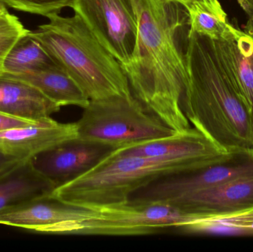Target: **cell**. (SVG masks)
<instances>
[{
	"instance_id": "cell-15",
	"label": "cell",
	"mask_w": 253,
	"mask_h": 252,
	"mask_svg": "<svg viewBox=\"0 0 253 252\" xmlns=\"http://www.w3.org/2000/svg\"><path fill=\"white\" fill-rule=\"evenodd\" d=\"M56 185L33 166L30 158L0 174V210L47 196Z\"/></svg>"
},
{
	"instance_id": "cell-28",
	"label": "cell",
	"mask_w": 253,
	"mask_h": 252,
	"mask_svg": "<svg viewBox=\"0 0 253 252\" xmlns=\"http://www.w3.org/2000/svg\"><path fill=\"white\" fill-rule=\"evenodd\" d=\"M170 1H175V2H178L179 3V4H182L183 6H185L186 4L191 2V1H194V0H170Z\"/></svg>"
},
{
	"instance_id": "cell-14",
	"label": "cell",
	"mask_w": 253,
	"mask_h": 252,
	"mask_svg": "<svg viewBox=\"0 0 253 252\" xmlns=\"http://www.w3.org/2000/svg\"><path fill=\"white\" fill-rule=\"evenodd\" d=\"M62 107L32 84L0 74V111L32 121L50 118Z\"/></svg>"
},
{
	"instance_id": "cell-26",
	"label": "cell",
	"mask_w": 253,
	"mask_h": 252,
	"mask_svg": "<svg viewBox=\"0 0 253 252\" xmlns=\"http://www.w3.org/2000/svg\"><path fill=\"white\" fill-rule=\"evenodd\" d=\"M245 32L249 34L251 37L253 38V16L250 17L248 23H247L246 27H245Z\"/></svg>"
},
{
	"instance_id": "cell-12",
	"label": "cell",
	"mask_w": 253,
	"mask_h": 252,
	"mask_svg": "<svg viewBox=\"0 0 253 252\" xmlns=\"http://www.w3.org/2000/svg\"><path fill=\"white\" fill-rule=\"evenodd\" d=\"M169 204L205 218L250 211L253 210V176L202 189Z\"/></svg>"
},
{
	"instance_id": "cell-13",
	"label": "cell",
	"mask_w": 253,
	"mask_h": 252,
	"mask_svg": "<svg viewBox=\"0 0 253 252\" xmlns=\"http://www.w3.org/2000/svg\"><path fill=\"white\" fill-rule=\"evenodd\" d=\"M77 139V123L63 124L48 118L34 125L0 132V151L19 159H28Z\"/></svg>"
},
{
	"instance_id": "cell-17",
	"label": "cell",
	"mask_w": 253,
	"mask_h": 252,
	"mask_svg": "<svg viewBox=\"0 0 253 252\" xmlns=\"http://www.w3.org/2000/svg\"><path fill=\"white\" fill-rule=\"evenodd\" d=\"M184 7L190 32L216 41H228L234 38L240 31L228 22L218 0H194Z\"/></svg>"
},
{
	"instance_id": "cell-19",
	"label": "cell",
	"mask_w": 253,
	"mask_h": 252,
	"mask_svg": "<svg viewBox=\"0 0 253 252\" xmlns=\"http://www.w3.org/2000/svg\"><path fill=\"white\" fill-rule=\"evenodd\" d=\"M57 68H61L60 65L42 44L31 35V31H28L9 51L1 72L19 75Z\"/></svg>"
},
{
	"instance_id": "cell-11",
	"label": "cell",
	"mask_w": 253,
	"mask_h": 252,
	"mask_svg": "<svg viewBox=\"0 0 253 252\" xmlns=\"http://www.w3.org/2000/svg\"><path fill=\"white\" fill-rule=\"evenodd\" d=\"M120 156H136L165 159L196 160L216 164L234 152H226L196 128L114 151Z\"/></svg>"
},
{
	"instance_id": "cell-16",
	"label": "cell",
	"mask_w": 253,
	"mask_h": 252,
	"mask_svg": "<svg viewBox=\"0 0 253 252\" xmlns=\"http://www.w3.org/2000/svg\"><path fill=\"white\" fill-rule=\"evenodd\" d=\"M0 74L32 84L61 107L75 105L84 109L90 102L78 84L62 68L19 75Z\"/></svg>"
},
{
	"instance_id": "cell-20",
	"label": "cell",
	"mask_w": 253,
	"mask_h": 252,
	"mask_svg": "<svg viewBox=\"0 0 253 252\" xmlns=\"http://www.w3.org/2000/svg\"><path fill=\"white\" fill-rule=\"evenodd\" d=\"M218 228L253 234V210L233 216L200 219L178 229L185 232H206Z\"/></svg>"
},
{
	"instance_id": "cell-3",
	"label": "cell",
	"mask_w": 253,
	"mask_h": 252,
	"mask_svg": "<svg viewBox=\"0 0 253 252\" xmlns=\"http://www.w3.org/2000/svg\"><path fill=\"white\" fill-rule=\"evenodd\" d=\"M49 23L31 35L75 81L90 100L132 94L120 62L101 44L80 16L47 15Z\"/></svg>"
},
{
	"instance_id": "cell-18",
	"label": "cell",
	"mask_w": 253,
	"mask_h": 252,
	"mask_svg": "<svg viewBox=\"0 0 253 252\" xmlns=\"http://www.w3.org/2000/svg\"><path fill=\"white\" fill-rule=\"evenodd\" d=\"M218 41L236 85L253 115V38L239 31L233 39Z\"/></svg>"
},
{
	"instance_id": "cell-2",
	"label": "cell",
	"mask_w": 253,
	"mask_h": 252,
	"mask_svg": "<svg viewBox=\"0 0 253 252\" xmlns=\"http://www.w3.org/2000/svg\"><path fill=\"white\" fill-rule=\"evenodd\" d=\"M182 108L189 122L226 152L253 149V115L216 40L187 33Z\"/></svg>"
},
{
	"instance_id": "cell-5",
	"label": "cell",
	"mask_w": 253,
	"mask_h": 252,
	"mask_svg": "<svg viewBox=\"0 0 253 252\" xmlns=\"http://www.w3.org/2000/svg\"><path fill=\"white\" fill-rule=\"evenodd\" d=\"M78 139L115 149L175 134L133 94L90 100L77 122Z\"/></svg>"
},
{
	"instance_id": "cell-23",
	"label": "cell",
	"mask_w": 253,
	"mask_h": 252,
	"mask_svg": "<svg viewBox=\"0 0 253 252\" xmlns=\"http://www.w3.org/2000/svg\"><path fill=\"white\" fill-rule=\"evenodd\" d=\"M43 120L32 121V120L25 119V118H19V117L0 111V132L34 125V124H39Z\"/></svg>"
},
{
	"instance_id": "cell-4",
	"label": "cell",
	"mask_w": 253,
	"mask_h": 252,
	"mask_svg": "<svg viewBox=\"0 0 253 252\" xmlns=\"http://www.w3.org/2000/svg\"><path fill=\"white\" fill-rule=\"evenodd\" d=\"M114 151L87 173L55 188L50 196L69 205L97 210L127 203L131 194L164 176L215 164L196 160L120 156Z\"/></svg>"
},
{
	"instance_id": "cell-27",
	"label": "cell",
	"mask_w": 253,
	"mask_h": 252,
	"mask_svg": "<svg viewBox=\"0 0 253 252\" xmlns=\"http://www.w3.org/2000/svg\"><path fill=\"white\" fill-rule=\"evenodd\" d=\"M7 9H6L4 3L0 1V17H1L2 15H4V13H7Z\"/></svg>"
},
{
	"instance_id": "cell-7",
	"label": "cell",
	"mask_w": 253,
	"mask_h": 252,
	"mask_svg": "<svg viewBox=\"0 0 253 252\" xmlns=\"http://www.w3.org/2000/svg\"><path fill=\"white\" fill-rule=\"evenodd\" d=\"M253 176V149L234 152L225 161L192 171L172 173L131 195L134 204H169L202 189Z\"/></svg>"
},
{
	"instance_id": "cell-21",
	"label": "cell",
	"mask_w": 253,
	"mask_h": 252,
	"mask_svg": "<svg viewBox=\"0 0 253 252\" xmlns=\"http://www.w3.org/2000/svg\"><path fill=\"white\" fill-rule=\"evenodd\" d=\"M28 31L19 19L8 11L0 17V73L2 72L3 64L9 51Z\"/></svg>"
},
{
	"instance_id": "cell-8",
	"label": "cell",
	"mask_w": 253,
	"mask_h": 252,
	"mask_svg": "<svg viewBox=\"0 0 253 252\" xmlns=\"http://www.w3.org/2000/svg\"><path fill=\"white\" fill-rule=\"evenodd\" d=\"M69 7L127 72L138 50L136 22L129 0H71Z\"/></svg>"
},
{
	"instance_id": "cell-22",
	"label": "cell",
	"mask_w": 253,
	"mask_h": 252,
	"mask_svg": "<svg viewBox=\"0 0 253 252\" xmlns=\"http://www.w3.org/2000/svg\"><path fill=\"white\" fill-rule=\"evenodd\" d=\"M4 4L21 11L47 16L59 13L70 5L71 0H0Z\"/></svg>"
},
{
	"instance_id": "cell-24",
	"label": "cell",
	"mask_w": 253,
	"mask_h": 252,
	"mask_svg": "<svg viewBox=\"0 0 253 252\" xmlns=\"http://www.w3.org/2000/svg\"><path fill=\"white\" fill-rule=\"evenodd\" d=\"M23 159L14 158L10 155L4 154L0 151V174L3 172L6 171L8 169L11 168L13 166Z\"/></svg>"
},
{
	"instance_id": "cell-6",
	"label": "cell",
	"mask_w": 253,
	"mask_h": 252,
	"mask_svg": "<svg viewBox=\"0 0 253 252\" xmlns=\"http://www.w3.org/2000/svg\"><path fill=\"white\" fill-rule=\"evenodd\" d=\"M96 216L84 221L75 235L129 236L159 233L204 218L164 203L126 204L95 210Z\"/></svg>"
},
{
	"instance_id": "cell-1",
	"label": "cell",
	"mask_w": 253,
	"mask_h": 252,
	"mask_svg": "<svg viewBox=\"0 0 253 252\" xmlns=\"http://www.w3.org/2000/svg\"><path fill=\"white\" fill-rule=\"evenodd\" d=\"M129 1L138 36L136 60L126 72L131 91L174 131H187L191 127L182 108L187 71L181 45L185 7L170 0Z\"/></svg>"
},
{
	"instance_id": "cell-9",
	"label": "cell",
	"mask_w": 253,
	"mask_h": 252,
	"mask_svg": "<svg viewBox=\"0 0 253 252\" xmlns=\"http://www.w3.org/2000/svg\"><path fill=\"white\" fill-rule=\"evenodd\" d=\"M95 210L65 204L50 195L0 210V225L42 233L75 235Z\"/></svg>"
},
{
	"instance_id": "cell-10",
	"label": "cell",
	"mask_w": 253,
	"mask_h": 252,
	"mask_svg": "<svg viewBox=\"0 0 253 252\" xmlns=\"http://www.w3.org/2000/svg\"><path fill=\"white\" fill-rule=\"evenodd\" d=\"M114 150L108 145L77 139L37 154L30 160L36 170L57 187L87 173Z\"/></svg>"
},
{
	"instance_id": "cell-25",
	"label": "cell",
	"mask_w": 253,
	"mask_h": 252,
	"mask_svg": "<svg viewBox=\"0 0 253 252\" xmlns=\"http://www.w3.org/2000/svg\"><path fill=\"white\" fill-rule=\"evenodd\" d=\"M237 1L249 17H253V0H237Z\"/></svg>"
}]
</instances>
